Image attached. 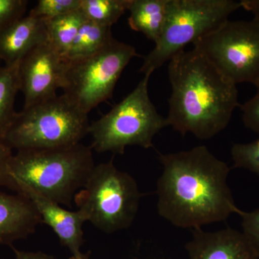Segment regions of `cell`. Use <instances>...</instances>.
Returning <instances> with one entry per match:
<instances>
[{"label": "cell", "instance_id": "3", "mask_svg": "<svg viewBox=\"0 0 259 259\" xmlns=\"http://www.w3.org/2000/svg\"><path fill=\"white\" fill-rule=\"evenodd\" d=\"M95 166L93 148L81 143L69 147L22 150L13 155L0 186L19 182L56 203L71 207Z\"/></svg>", "mask_w": 259, "mask_h": 259}, {"label": "cell", "instance_id": "9", "mask_svg": "<svg viewBox=\"0 0 259 259\" xmlns=\"http://www.w3.org/2000/svg\"><path fill=\"white\" fill-rule=\"evenodd\" d=\"M235 84L259 83V23L228 20L193 44Z\"/></svg>", "mask_w": 259, "mask_h": 259}, {"label": "cell", "instance_id": "27", "mask_svg": "<svg viewBox=\"0 0 259 259\" xmlns=\"http://www.w3.org/2000/svg\"><path fill=\"white\" fill-rule=\"evenodd\" d=\"M241 8L253 13L254 20L259 23V0H242Z\"/></svg>", "mask_w": 259, "mask_h": 259}, {"label": "cell", "instance_id": "22", "mask_svg": "<svg viewBox=\"0 0 259 259\" xmlns=\"http://www.w3.org/2000/svg\"><path fill=\"white\" fill-rule=\"evenodd\" d=\"M28 3L26 0H0V32L23 18Z\"/></svg>", "mask_w": 259, "mask_h": 259}, {"label": "cell", "instance_id": "1", "mask_svg": "<svg viewBox=\"0 0 259 259\" xmlns=\"http://www.w3.org/2000/svg\"><path fill=\"white\" fill-rule=\"evenodd\" d=\"M158 214L180 228H199L238 214L228 184L230 168L205 146L160 153Z\"/></svg>", "mask_w": 259, "mask_h": 259}, {"label": "cell", "instance_id": "18", "mask_svg": "<svg viewBox=\"0 0 259 259\" xmlns=\"http://www.w3.org/2000/svg\"><path fill=\"white\" fill-rule=\"evenodd\" d=\"M20 62L5 65L0 69V140L5 135L14 120L17 112L14 104L17 94L20 91L18 69Z\"/></svg>", "mask_w": 259, "mask_h": 259}, {"label": "cell", "instance_id": "21", "mask_svg": "<svg viewBox=\"0 0 259 259\" xmlns=\"http://www.w3.org/2000/svg\"><path fill=\"white\" fill-rule=\"evenodd\" d=\"M235 168H245L259 177V139L248 144H236L231 148Z\"/></svg>", "mask_w": 259, "mask_h": 259}, {"label": "cell", "instance_id": "24", "mask_svg": "<svg viewBox=\"0 0 259 259\" xmlns=\"http://www.w3.org/2000/svg\"><path fill=\"white\" fill-rule=\"evenodd\" d=\"M256 93L241 106L242 118L245 127L259 135V83Z\"/></svg>", "mask_w": 259, "mask_h": 259}, {"label": "cell", "instance_id": "28", "mask_svg": "<svg viewBox=\"0 0 259 259\" xmlns=\"http://www.w3.org/2000/svg\"><path fill=\"white\" fill-rule=\"evenodd\" d=\"M91 252L89 250L87 253H79L76 255H72L69 259H90Z\"/></svg>", "mask_w": 259, "mask_h": 259}, {"label": "cell", "instance_id": "17", "mask_svg": "<svg viewBox=\"0 0 259 259\" xmlns=\"http://www.w3.org/2000/svg\"><path fill=\"white\" fill-rule=\"evenodd\" d=\"M86 20L79 9L46 21L49 42L66 59L80 27Z\"/></svg>", "mask_w": 259, "mask_h": 259}, {"label": "cell", "instance_id": "15", "mask_svg": "<svg viewBox=\"0 0 259 259\" xmlns=\"http://www.w3.org/2000/svg\"><path fill=\"white\" fill-rule=\"evenodd\" d=\"M168 0H131L128 24L135 31L158 41L164 28Z\"/></svg>", "mask_w": 259, "mask_h": 259}, {"label": "cell", "instance_id": "20", "mask_svg": "<svg viewBox=\"0 0 259 259\" xmlns=\"http://www.w3.org/2000/svg\"><path fill=\"white\" fill-rule=\"evenodd\" d=\"M81 0H40L29 14L45 21L79 10Z\"/></svg>", "mask_w": 259, "mask_h": 259}, {"label": "cell", "instance_id": "10", "mask_svg": "<svg viewBox=\"0 0 259 259\" xmlns=\"http://www.w3.org/2000/svg\"><path fill=\"white\" fill-rule=\"evenodd\" d=\"M67 59L48 41L37 46L20 61L18 77L26 108L56 96L62 89Z\"/></svg>", "mask_w": 259, "mask_h": 259}, {"label": "cell", "instance_id": "16", "mask_svg": "<svg viewBox=\"0 0 259 259\" xmlns=\"http://www.w3.org/2000/svg\"><path fill=\"white\" fill-rule=\"evenodd\" d=\"M111 28L87 19L80 27L66 59L86 57L100 50L114 38Z\"/></svg>", "mask_w": 259, "mask_h": 259}, {"label": "cell", "instance_id": "2", "mask_svg": "<svg viewBox=\"0 0 259 259\" xmlns=\"http://www.w3.org/2000/svg\"><path fill=\"white\" fill-rule=\"evenodd\" d=\"M171 87L168 125L185 136L208 140L226 128L238 106L237 85L202 52L183 50L168 61Z\"/></svg>", "mask_w": 259, "mask_h": 259}, {"label": "cell", "instance_id": "23", "mask_svg": "<svg viewBox=\"0 0 259 259\" xmlns=\"http://www.w3.org/2000/svg\"><path fill=\"white\" fill-rule=\"evenodd\" d=\"M238 214L241 218L242 232L259 255V207L250 212L241 209Z\"/></svg>", "mask_w": 259, "mask_h": 259}, {"label": "cell", "instance_id": "26", "mask_svg": "<svg viewBox=\"0 0 259 259\" xmlns=\"http://www.w3.org/2000/svg\"><path fill=\"white\" fill-rule=\"evenodd\" d=\"M15 253V259H56L54 255L42 251H25L12 247Z\"/></svg>", "mask_w": 259, "mask_h": 259}, {"label": "cell", "instance_id": "25", "mask_svg": "<svg viewBox=\"0 0 259 259\" xmlns=\"http://www.w3.org/2000/svg\"><path fill=\"white\" fill-rule=\"evenodd\" d=\"M13 155V150L0 140V179L8 175Z\"/></svg>", "mask_w": 259, "mask_h": 259}, {"label": "cell", "instance_id": "6", "mask_svg": "<svg viewBox=\"0 0 259 259\" xmlns=\"http://www.w3.org/2000/svg\"><path fill=\"white\" fill-rule=\"evenodd\" d=\"M142 194L136 180L110 161L95 165L84 187L75 196V204L87 222L105 233L127 229L139 212Z\"/></svg>", "mask_w": 259, "mask_h": 259}, {"label": "cell", "instance_id": "4", "mask_svg": "<svg viewBox=\"0 0 259 259\" xmlns=\"http://www.w3.org/2000/svg\"><path fill=\"white\" fill-rule=\"evenodd\" d=\"M90 126L88 114L56 95L17 112L3 141L17 151L69 147L81 143Z\"/></svg>", "mask_w": 259, "mask_h": 259}, {"label": "cell", "instance_id": "13", "mask_svg": "<svg viewBox=\"0 0 259 259\" xmlns=\"http://www.w3.org/2000/svg\"><path fill=\"white\" fill-rule=\"evenodd\" d=\"M42 219L26 197L0 190V245L14 246L35 233Z\"/></svg>", "mask_w": 259, "mask_h": 259}, {"label": "cell", "instance_id": "19", "mask_svg": "<svg viewBox=\"0 0 259 259\" xmlns=\"http://www.w3.org/2000/svg\"><path fill=\"white\" fill-rule=\"evenodd\" d=\"M131 0H81L80 10L88 20L112 27L128 10Z\"/></svg>", "mask_w": 259, "mask_h": 259}, {"label": "cell", "instance_id": "5", "mask_svg": "<svg viewBox=\"0 0 259 259\" xmlns=\"http://www.w3.org/2000/svg\"><path fill=\"white\" fill-rule=\"evenodd\" d=\"M150 74H144L136 88L107 113L90 124L91 147L98 153L123 154L125 148L153 146V140L168 125L166 118L158 113L149 94Z\"/></svg>", "mask_w": 259, "mask_h": 259}, {"label": "cell", "instance_id": "8", "mask_svg": "<svg viewBox=\"0 0 259 259\" xmlns=\"http://www.w3.org/2000/svg\"><path fill=\"white\" fill-rule=\"evenodd\" d=\"M138 56L134 47L114 37L92 55L67 59L63 95L81 111L89 114L111 98L122 71Z\"/></svg>", "mask_w": 259, "mask_h": 259}, {"label": "cell", "instance_id": "7", "mask_svg": "<svg viewBox=\"0 0 259 259\" xmlns=\"http://www.w3.org/2000/svg\"><path fill=\"white\" fill-rule=\"evenodd\" d=\"M241 8L234 0H168L164 28L140 72L152 74L189 44L215 31Z\"/></svg>", "mask_w": 259, "mask_h": 259}, {"label": "cell", "instance_id": "12", "mask_svg": "<svg viewBox=\"0 0 259 259\" xmlns=\"http://www.w3.org/2000/svg\"><path fill=\"white\" fill-rule=\"evenodd\" d=\"M185 248L190 259H259L243 232L231 228L214 232L195 228Z\"/></svg>", "mask_w": 259, "mask_h": 259}, {"label": "cell", "instance_id": "14", "mask_svg": "<svg viewBox=\"0 0 259 259\" xmlns=\"http://www.w3.org/2000/svg\"><path fill=\"white\" fill-rule=\"evenodd\" d=\"M48 40L47 22L28 14L0 32V59L8 66L17 64Z\"/></svg>", "mask_w": 259, "mask_h": 259}, {"label": "cell", "instance_id": "11", "mask_svg": "<svg viewBox=\"0 0 259 259\" xmlns=\"http://www.w3.org/2000/svg\"><path fill=\"white\" fill-rule=\"evenodd\" d=\"M16 193L22 194L32 202L42 219L56 233L61 245L66 247L72 255L81 253L83 243V225L86 218L79 209L68 210L61 204L44 197L28 186L15 182H7L2 185Z\"/></svg>", "mask_w": 259, "mask_h": 259}]
</instances>
